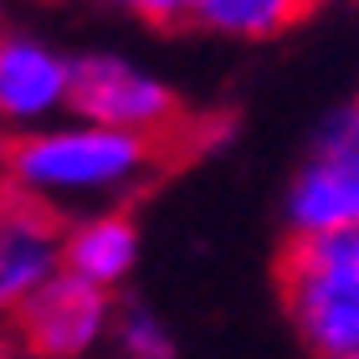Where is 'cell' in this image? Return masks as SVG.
Here are the masks:
<instances>
[{"instance_id":"cell-1","label":"cell","mask_w":359,"mask_h":359,"mask_svg":"<svg viewBox=\"0 0 359 359\" xmlns=\"http://www.w3.org/2000/svg\"><path fill=\"white\" fill-rule=\"evenodd\" d=\"M165 154L170 144L134 139L67 113L62 123H46L11 144L6 190L52 210L67 226L93 210H128V201L144 195L165 170Z\"/></svg>"},{"instance_id":"cell-2","label":"cell","mask_w":359,"mask_h":359,"mask_svg":"<svg viewBox=\"0 0 359 359\" xmlns=\"http://www.w3.org/2000/svg\"><path fill=\"white\" fill-rule=\"evenodd\" d=\"M277 292L313 359H359V231L287 236Z\"/></svg>"},{"instance_id":"cell-3","label":"cell","mask_w":359,"mask_h":359,"mask_svg":"<svg viewBox=\"0 0 359 359\" xmlns=\"http://www.w3.org/2000/svg\"><path fill=\"white\" fill-rule=\"evenodd\" d=\"M72 118L118 128V134H134V139H154V144H180V134L190 128L180 93L159 72L139 67L118 52L77 57Z\"/></svg>"},{"instance_id":"cell-4","label":"cell","mask_w":359,"mask_h":359,"mask_svg":"<svg viewBox=\"0 0 359 359\" xmlns=\"http://www.w3.org/2000/svg\"><path fill=\"white\" fill-rule=\"evenodd\" d=\"M113 318H118L113 292L62 272L11 318V339L21 359H88L113 339Z\"/></svg>"},{"instance_id":"cell-5","label":"cell","mask_w":359,"mask_h":359,"mask_svg":"<svg viewBox=\"0 0 359 359\" xmlns=\"http://www.w3.org/2000/svg\"><path fill=\"white\" fill-rule=\"evenodd\" d=\"M72 77L77 57L57 52L41 36L6 31V41H0V128L21 139L46 123H62L72 113Z\"/></svg>"},{"instance_id":"cell-6","label":"cell","mask_w":359,"mask_h":359,"mask_svg":"<svg viewBox=\"0 0 359 359\" xmlns=\"http://www.w3.org/2000/svg\"><path fill=\"white\" fill-rule=\"evenodd\" d=\"M52 277H62V221L6 190L0 195V323L11 329V318Z\"/></svg>"},{"instance_id":"cell-7","label":"cell","mask_w":359,"mask_h":359,"mask_svg":"<svg viewBox=\"0 0 359 359\" xmlns=\"http://www.w3.org/2000/svg\"><path fill=\"white\" fill-rule=\"evenodd\" d=\"M283 216H287V236L359 231V159L329 128L318 134L313 154L303 159V170L292 175Z\"/></svg>"},{"instance_id":"cell-8","label":"cell","mask_w":359,"mask_h":359,"mask_svg":"<svg viewBox=\"0 0 359 359\" xmlns=\"http://www.w3.org/2000/svg\"><path fill=\"white\" fill-rule=\"evenodd\" d=\"M139 267V221L128 210H93L62 226V272L118 292Z\"/></svg>"},{"instance_id":"cell-9","label":"cell","mask_w":359,"mask_h":359,"mask_svg":"<svg viewBox=\"0 0 359 359\" xmlns=\"http://www.w3.org/2000/svg\"><path fill=\"white\" fill-rule=\"evenodd\" d=\"M313 0H195V26L231 41H272L292 31Z\"/></svg>"},{"instance_id":"cell-10","label":"cell","mask_w":359,"mask_h":359,"mask_svg":"<svg viewBox=\"0 0 359 359\" xmlns=\"http://www.w3.org/2000/svg\"><path fill=\"white\" fill-rule=\"evenodd\" d=\"M113 349L123 359H175V334L165 329V318L144 303H118L113 318Z\"/></svg>"},{"instance_id":"cell-11","label":"cell","mask_w":359,"mask_h":359,"mask_svg":"<svg viewBox=\"0 0 359 359\" xmlns=\"http://www.w3.org/2000/svg\"><path fill=\"white\" fill-rule=\"evenodd\" d=\"M108 6H118L128 15H139V21L149 26H180V21H195V0H108Z\"/></svg>"},{"instance_id":"cell-12","label":"cell","mask_w":359,"mask_h":359,"mask_svg":"<svg viewBox=\"0 0 359 359\" xmlns=\"http://www.w3.org/2000/svg\"><path fill=\"white\" fill-rule=\"evenodd\" d=\"M0 359H21V349H15V339H11L6 323H0Z\"/></svg>"},{"instance_id":"cell-13","label":"cell","mask_w":359,"mask_h":359,"mask_svg":"<svg viewBox=\"0 0 359 359\" xmlns=\"http://www.w3.org/2000/svg\"><path fill=\"white\" fill-rule=\"evenodd\" d=\"M11 144H15V139L6 134V128H0V175H6V165H11Z\"/></svg>"},{"instance_id":"cell-14","label":"cell","mask_w":359,"mask_h":359,"mask_svg":"<svg viewBox=\"0 0 359 359\" xmlns=\"http://www.w3.org/2000/svg\"><path fill=\"white\" fill-rule=\"evenodd\" d=\"M0 41H6V31H0Z\"/></svg>"}]
</instances>
